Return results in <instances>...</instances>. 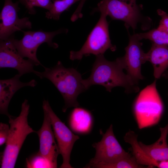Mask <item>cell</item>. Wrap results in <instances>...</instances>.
Returning <instances> with one entry per match:
<instances>
[{"label":"cell","mask_w":168,"mask_h":168,"mask_svg":"<svg viewBox=\"0 0 168 168\" xmlns=\"http://www.w3.org/2000/svg\"><path fill=\"white\" fill-rule=\"evenodd\" d=\"M123 69L120 58L110 61L105 59L104 54L96 56L91 75L87 78L83 79L84 84L87 90L96 85L104 86L109 92L117 86L124 88L127 93L138 91V83L124 73Z\"/></svg>","instance_id":"obj_1"},{"label":"cell","mask_w":168,"mask_h":168,"mask_svg":"<svg viewBox=\"0 0 168 168\" xmlns=\"http://www.w3.org/2000/svg\"><path fill=\"white\" fill-rule=\"evenodd\" d=\"M43 67L44 72L35 70L33 73L41 79L49 80L60 92L65 103L63 111L65 112L68 108L79 106L77 97L87 90L81 74L74 68H65L60 61L53 67Z\"/></svg>","instance_id":"obj_2"},{"label":"cell","mask_w":168,"mask_h":168,"mask_svg":"<svg viewBox=\"0 0 168 168\" xmlns=\"http://www.w3.org/2000/svg\"><path fill=\"white\" fill-rule=\"evenodd\" d=\"M30 105L25 99L22 103L19 115L8 117L9 135L2 157L1 168H14L20 150L27 136L35 131L28 122Z\"/></svg>","instance_id":"obj_3"},{"label":"cell","mask_w":168,"mask_h":168,"mask_svg":"<svg viewBox=\"0 0 168 168\" xmlns=\"http://www.w3.org/2000/svg\"><path fill=\"white\" fill-rule=\"evenodd\" d=\"M133 109L140 129L158 124L163 112L164 105L156 87V79L139 92L134 100Z\"/></svg>","instance_id":"obj_4"},{"label":"cell","mask_w":168,"mask_h":168,"mask_svg":"<svg viewBox=\"0 0 168 168\" xmlns=\"http://www.w3.org/2000/svg\"><path fill=\"white\" fill-rule=\"evenodd\" d=\"M107 16L101 13L100 17L81 48L78 51L70 52L69 58L72 60H81L84 56L91 54L96 56L104 54L108 49L114 51L116 47L110 40Z\"/></svg>","instance_id":"obj_5"},{"label":"cell","mask_w":168,"mask_h":168,"mask_svg":"<svg viewBox=\"0 0 168 168\" xmlns=\"http://www.w3.org/2000/svg\"><path fill=\"white\" fill-rule=\"evenodd\" d=\"M24 35L20 40L15 39L12 35L11 40L18 52L23 58H27L33 61L36 66L41 65L36 56L37 49L40 45L46 43L49 46L54 49L58 47V45L53 42V39L56 35L62 33H66L68 30L61 29L55 31L46 32L37 31H24L22 30Z\"/></svg>","instance_id":"obj_6"},{"label":"cell","mask_w":168,"mask_h":168,"mask_svg":"<svg viewBox=\"0 0 168 168\" xmlns=\"http://www.w3.org/2000/svg\"><path fill=\"white\" fill-rule=\"evenodd\" d=\"M96 11L113 20L123 21L127 29L131 27L134 30L142 20L136 0H102L98 3Z\"/></svg>","instance_id":"obj_7"},{"label":"cell","mask_w":168,"mask_h":168,"mask_svg":"<svg viewBox=\"0 0 168 168\" xmlns=\"http://www.w3.org/2000/svg\"><path fill=\"white\" fill-rule=\"evenodd\" d=\"M42 108L50 119L59 154L63 157V163L60 168H73L70 163V155L74 144L79 137L74 134L57 116L48 100H44Z\"/></svg>","instance_id":"obj_8"},{"label":"cell","mask_w":168,"mask_h":168,"mask_svg":"<svg viewBox=\"0 0 168 168\" xmlns=\"http://www.w3.org/2000/svg\"><path fill=\"white\" fill-rule=\"evenodd\" d=\"M102 135L100 141L95 142L92 146L96 150L95 156L84 168L99 163H111L131 157L132 154L126 152L122 148L114 133L111 124Z\"/></svg>","instance_id":"obj_9"},{"label":"cell","mask_w":168,"mask_h":168,"mask_svg":"<svg viewBox=\"0 0 168 168\" xmlns=\"http://www.w3.org/2000/svg\"><path fill=\"white\" fill-rule=\"evenodd\" d=\"M18 4V2L14 3L12 0H4L0 16L2 21L0 24V40L8 39L16 31L31 28L32 24L28 17H19Z\"/></svg>","instance_id":"obj_10"},{"label":"cell","mask_w":168,"mask_h":168,"mask_svg":"<svg viewBox=\"0 0 168 168\" xmlns=\"http://www.w3.org/2000/svg\"><path fill=\"white\" fill-rule=\"evenodd\" d=\"M129 43L125 48V54L120 57L124 69L135 82L138 83L140 80H143L144 77L141 72L142 64L146 62L145 54L142 49V43L140 42L137 34L129 35Z\"/></svg>","instance_id":"obj_11"},{"label":"cell","mask_w":168,"mask_h":168,"mask_svg":"<svg viewBox=\"0 0 168 168\" xmlns=\"http://www.w3.org/2000/svg\"><path fill=\"white\" fill-rule=\"evenodd\" d=\"M36 66L32 60L25 59L19 54L10 37L0 41V68H12L16 70L21 76L35 71Z\"/></svg>","instance_id":"obj_12"},{"label":"cell","mask_w":168,"mask_h":168,"mask_svg":"<svg viewBox=\"0 0 168 168\" xmlns=\"http://www.w3.org/2000/svg\"><path fill=\"white\" fill-rule=\"evenodd\" d=\"M43 111L42 125L40 129L35 132L38 136L40 143L38 152L49 162L51 168H57V159L59 154V150L55 141L50 119L47 114Z\"/></svg>","instance_id":"obj_13"},{"label":"cell","mask_w":168,"mask_h":168,"mask_svg":"<svg viewBox=\"0 0 168 168\" xmlns=\"http://www.w3.org/2000/svg\"><path fill=\"white\" fill-rule=\"evenodd\" d=\"M21 77L17 74L11 78L0 80V113L8 117L11 116L8 112V107L15 93L22 87H34L37 84L34 79L26 82H22L20 80Z\"/></svg>","instance_id":"obj_14"},{"label":"cell","mask_w":168,"mask_h":168,"mask_svg":"<svg viewBox=\"0 0 168 168\" xmlns=\"http://www.w3.org/2000/svg\"><path fill=\"white\" fill-rule=\"evenodd\" d=\"M68 123L70 129L73 132L80 134H87L92 129L93 117L90 111L78 106L71 112Z\"/></svg>","instance_id":"obj_15"},{"label":"cell","mask_w":168,"mask_h":168,"mask_svg":"<svg viewBox=\"0 0 168 168\" xmlns=\"http://www.w3.org/2000/svg\"><path fill=\"white\" fill-rule=\"evenodd\" d=\"M145 60L152 64L155 79L160 78L168 68L167 46L152 43L150 49L145 54Z\"/></svg>","instance_id":"obj_16"},{"label":"cell","mask_w":168,"mask_h":168,"mask_svg":"<svg viewBox=\"0 0 168 168\" xmlns=\"http://www.w3.org/2000/svg\"><path fill=\"white\" fill-rule=\"evenodd\" d=\"M161 136L154 143L146 145L141 142L138 144L143 151L149 157L158 161L168 160V145L167 137L168 123L164 127L160 128Z\"/></svg>","instance_id":"obj_17"},{"label":"cell","mask_w":168,"mask_h":168,"mask_svg":"<svg viewBox=\"0 0 168 168\" xmlns=\"http://www.w3.org/2000/svg\"><path fill=\"white\" fill-rule=\"evenodd\" d=\"M81 0H54L50 9L46 12L48 19L58 20L61 14L72 5Z\"/></svg>","instance_id":"obj_18"},{"label":"cell","mask_w":168,"mask_h":168,"mask_svg":"<svg viewBox=\"0 0 168 168\" xmlns=\"http://www.w3.org/2000/svg\"><path fill=\"white\" fill-rule=\"evenodd\" d=\"M145 166L139 164L132 155L130 157L111 163H99L91 165L86 168H140Z\"/></svg>","instance_id":"obj_19"},{"label":"cell","mask_w":168,"mask_h":168,"mask_svg":"<svg viewBox=\"0 0 168 168\" xmlns=\"http://www.w3.org/2000/svg\"><path fill=\"white\" fill-rule=\"evenodd\" d=\"M137 34L141 40L148 39L156 44L168 46V33L157 28L147 32Z\"/></svg>","instance_id":"obj_20"},{"label":"cell","mask_w":168,"mask_h":168,"mask_svg":"<svg viewBox=\"0 0 168 168\" xmlns=\"http://www.w3.org/2000/svg\"><path fill=\"white\" fill-rule=\"evenodd\" d=\"M27 168H51L49 162L38 152L26 160Z\"/></svg>","instance_id":"obj_21"},{"label":"cell","mask_w":168,"mask_h":168,"mask_svg":"<svg viewBox=\"0 0 168 168\" xmlns=\"http://www.w3.org/2000/svg\"><path fill=\"white\" fill-rule=\"evenodd\" d=\"M26 8L30 14H34L36 13L34 7H40L49 10L53 2L51 0H25Z\"/></svg>","instance_id":"obj_22"},{"label":"cell","mask_w":168,"mask_h":168,"mask_svg":"<svg viewBox=\"0 0 168 168\" xmlns=\"http://www.w3.org/2000/svg\"><path fill=\"white\" fill-rule=\"evenodd\" d=\"M157 12L161 17L159 25L157 28L168 33V14L160 9L157 10Z\"/></svg>","instance_id":"obj_23"},{"label":"cell","mask_w":168,"mask_h":168,"mask_svg":"<svg viewBox=\"0 0 168 168\" xmlns=\"http://www.w3.org/2000/svg\"><path fill=\"white\" fill-rule=\"evenodd\" d=\"M10 127L5 123H0V146L6 143L7 141L9 132Z\"/></svg>","instance_id":"obj_24"},{"label":"cell","mask_w":168,"mask_h":168,"mask_svg":"<svg viewBox=\"0 0 168 168\" xmlns=\"http://www.w3.org/2000/svg\"><path fill=\"white\" fill-rule=\"evenodd\" d=\"M86 0H81L79 4L74 12V15L77 17H81L82 15V10L83 5Z\"/></svg>","instance_id":"obj_25"},{"label":"cell","mask_w":168,"mask_h":168,"mask_svg":"<svg viewBox=\"0 0 168 168\" xmlns=\"http://www.w3.org/2000/svg\"><path fill=\"white\" fill-rule=\"evenodd\" d=\"M157 167L168 168V160L159 161Z\"/></svg>","instance_id":"obj_26"},{"label":"cell","mask_w":168,"mask_h":168,"mask_svg":"<svg viewBox=\"0 0 168 168\" xmlns=\"http://www.w3.org/2000/svg\"><path fill=\"white\" fill-rule=\"evenodd\" d=\"M162 76L165 77L166 78L168 79V72L166 71L164 72L162 74Z\"/></svg>","instance_id":"obj_27"},{"label":"cell","mask_w":168,"mask_h":168,"mask_svg":"<svg viewBox=\"0 0 168 168\" xmlns=\"http://www.w3.org/2000/svg\"><path fill=\"white\" fill-rule=\"evenodd\" d=\"M19 1L22 4L24 5L25 7H27V4L25 0H19Z\"/></svg>","instance_id":"obj_28"}]
</instances>
